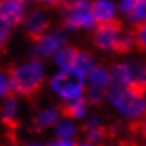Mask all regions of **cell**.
Instances as JSON below:
<instances>
[{
  "instance_id": "cell-1",
  "label": "cell",
  "mask_w": 146,
  "mask_h": 146,
  "mask_svg": "<svg viewBox=\"0 0 146 146\" xmlns=\"http://www.w3.org/2000/svg\"><path fill=\"white\" fill-rule=\"evenodd\" d=\"M7 77L11 91L27 101L37 98L46 81L44 68L38 60L26 64H10L7 67Z\"/></svg>"
},
{
  "instance_id": "cell-2",
  "label": "cell",
  "mask_w": 146,
  "mask_h": 146,
  "mask_svg": "<svg viewBox=\"0 0 146 146\" xmlns=\"http://www.w3.org/2000/svg\"><path fill=\"white\" fill-rule=\"evenodd\" d=\"M51 85L62 99L80 97L85 92V74L77 67L65 68L52 78Z\"/></svg>"
},
{
  "instance_id": "cell-3",
  "label": "cell",
  "mask_w": 146,
  "mask_h": 146,
  "mask_svg": "<svg viewBox=\"0 0 146 146\" xmlns=\"http://www.w3.org/2000/svg\"><path fill=\"white\" fill-rule=\"evenodd\" d=\"M108 99L109 102L118 108V111L131 119L139 118L146 113V104L145 98L136 97L131 94L126 88H111L108 91Z\"/></svg>"
},
{
  "instance_id": "cell-4",
  "label": "cell",
  "mask_w": 146,
  "mask_h": 146,
  "mask_svg": "<svg viewBox=\"0 0 146 146\" xmlns=\"http://www.w3.org/2000/svg\"><path fill=\"white\" fill-rule=\"evenodd\" d=\"M64 11L62 24L65 29H81V27H92L95 26V17L92 11L91 3L85 0L70 1L61 7Z\"/></svg>"
},
{
  "instance_id": "cell-5",
  "label": "cell",
  "mask_w": 146,
  "mask_h": 146,
  "mask_svg": "<svg viewBox=\"0 0 146 146\" xmlns=\"http://www.w3.org/2000/svg\"><path fill=\"white\" fill-rule=\"evenodd\" d=\"M122 31H123V23L119 19L113 17L105 21H98L95 23V29L91 34V41L97 48L112 51Z\"/></svg>"
},
{
  "instance_id": "cell-6",
  "label": "cell",
  "mask_w": 146,
  "mask_h": 146,
  "mask_svg": "<svg viewBox=\"0 0 146 146\" xmlns=\"http://www.w3.org/2000/svg\"><path fill=\"white\" fill-rule=\"evenodd\" d=\"M50 24H51L50 20L40 10H33L31 13L27 14V17L23 21L24 36L27 37L29 41L37 44L46 36V31L50 29Z\"/></svg>"
},
{
  "instance_id": "cell-7",
  "label": "cell",
  "mask_w": 146,
  "mask_h": 146,
  "mask_svg": "<svg viewBox=\"0 0 146 146\" xmlns=\"http://www.w3.org/2000/svg\"><path fill=\"white\" fill-rule=\"evenodd\" d=\"M26 0H0V23L9 27L17 26L24 17Z\"/></svg>"
},
{
  "instance_id": "cell-8",
  "label": "cell",
  "mask_w": 146,
  "mask_h": 146,
  "mask_svg": "<svg viewBox=\"0 0 146 146\" xmlns=\"http://www.w3.org/2000/svg\"><path fill=\"white\" fill-rule=\"evenodd\" d=\"M67 38L64 36V33L61 31H55L52 34H46L37 44H36V55L37 58L36 60H40V58H50L51 55L55 54V51L58 48L62 47V44H65Z\"/></svg>"
},
{
  "instance_id": "cell-9",
  "label": "cell",
  "mask_w": 146,
  "mask_h": 146,
  "mask_svg": "<svg viewBox=\"0 0 146 146\" xmlns=\"http://www.w3.org/2000/svg\"><path fill=\"white\" fill-rule=\"evenodd\" d=\"M60 115L68 119H80L85 115L87 111V102L84 94L80 97L71 98V99H64L58 106H57Z\"/></svg>"
},
{
  "instance_id": "cell-10",
  "label": "cell",
  "mask_w": 146,
  "mask_h": 146,
  "mask_svg": "<svg viewBox=\"0 0 146 146\" xmlns=\"http://www.w3.org/2000/svg\"><path fill=\"white\" fill-rule=\"evenodd\" d=\"M60 116V112L57 108H47L40 111L36 116H33L31 122H30V128L29 131L31 133H40L46 129L51 128L52 125L57 123V119Z\"/></svg>"
},
{
  "instance_id": "cell-11",
  "label": "cell",
  "mask_w": 146,
  "mask_h": 146,
  "mask_svg": "<svg viewBox=\"0 0 146 146\" xmlns=\"http://www.w3.org/2000/svg\"><path fill=\"white\" fill-rule=\"evenodd\" d=\"M111 75V87L113 88H125L132 81V74L126 62L112 64L109 68Z\"/></svg>"
},
{
  "instance_id": "cell-12",
  "label": "cell",
  "mask_w": 146,
  "mask_h": 146,
  "mask_svg": "<svg viewBox=\"0 0 146 146\" xmlns=\"http://www.w3.org/2000/svg\"><path fill=\"white\" fill-rule=\"evenodd\" d=\"M91 6H92V11H94V17H95L97 23L113 19L115 6H113L112 1H109V0H94L91 3Z\"/></svg>"
},
{
  "instance_id": "cell-13",
  "label": "cell",
  "mask_w": 146,
  "mask_h": 146,
  "mask_svg": "<svg viewBox=\"0 0 146 146\" xmlns=\"http://www.w3.org/2000/svg\"><path fill=\"white\" fill-rule=\"evenodd\" d=\"M80 54V50L74 46H68V47H64L62 50H60L55 55V62L62 68H71V67H75V61H77V57Z\"/></svg>"
},
{
  "instance_id": "cell-14",
  "label": "cell",
  "mask_w": 146,
  "mask_h": 146,
  "mask_svg": "<svg viewBox=\"0 0 146 146\" xmlns=\"http://www.w3.org/2000/svg\"><path fill=\"white\" fill-rule=\"evenodd\" d=\"M133 37V46L138 52H146V20L136 21L129 29Z\"/></svg>"
},
{
  "instance_id": "cell-15",
  "label": "cell",
  "mask_w": 146,
  "mask_h": 146,
  "mask_svg": "<svg viewBox=\"0 0 146 146\" xmlns=\"http://www.w3.org/2000/svg\"><path fill=\"white\" fill-rule=\"evenodd\" d=\"M90 85L97 88H108L111 85V75L106 68L102 65H97L90 71Z\"/></svg>"
},
{
  "instance_id": "cell-16",
  "label": "cell",
  "mask_w": 146,
  "mask_h": 146,
  "mask_svg": "<svg viewBox=\"0 0 146 146\" xmlns=\"http://www.w3.org/2000/svg\"><path fill=\"white\" fill-rule=\"evenodd\" d=\"M84 97H85V102L87 105H91V106H101L105 101V98L108 97V91L105 88H97V87H92L90 85L85 92H84Z\"/></svg>"
},
{
  "instance_id": "cell-17",
  "label": "cell",
  "mask_w": 146,
  "mask_h": 146,
  "mask_svg": "<svg viewBox=\"0 0 146 146\" xmlns=\"http://www.w3.org/2000/svg\"><path fill=\"white\" fill-rule=\"evenodd\" d=\"M132 50H135V46H133V37H132L131 30L122 31L119 34V37L116 40V44H115L112 51L116 52V54H128Z\"/></svg>"
},
{
  "instance_id": "cell-18",
  "label": "cell",
  "mask_w": 146,
  "mask_h": 146,
  "mask_svg": "<svg viewBox=\"0 0 146 146\" xmlns=\"http://www.w3.org/2000/svg\"><path fill=\"white\" fill-rule=\"evenodd\" d=\"M131 74H132V81L136 82H146V60H129L126 61Z\"/></svg>"
},
{
  "instance_id": "cell-19",
  "label": "cell",
  "mask_w": 146,
  "mask_h": 146,
  "mask_svg": "<svg viewBox=\"0 0 146 146\" xmlns=\"http://www.w3.org/2000/svg\"><path fill=\"white\" fill-rule=\"evenodd\" d=\"M128 132L136 138H142L146 141V113H143L142 116L139 118H135L132 119L128 126H126Z\"/></svg>"
},
{
  "instance_id": "cell-20",
  "label": "cell",
  "mask_w": 146,
  "mask_h": 146,
  "mask_svg": "<svg viewBox=\"0 0 146 146\" xmlns=\"http://www.w3.org/2000/svg\"><path fill=\"white\" fill-rule=\"evenodd\" d=\"M75 67L78 70H81L84 74L91 71L94 68V55L88 51H80L77 61H75Z\"/></svg>"
},
{
  "instance_id": "cell-21",
  "label": "cell",
  "mask_w": 146,
  "mask_h": 146,
  "mask_svg": "<svg viewBox=\"0 0 146 146\" xmlns=\"http://www.w3.org/2000/svg\"><path fill=\"white\" fill-rule=\"evenodd\" d=\"M128 19L133 23L146 20V0H136L132 10L126 14Z\"/></svg>"
},
{
  "instance_id": "cell-22",
  "label": "cell",
  "mask_w": 146,
  "mask_h": 146,
  "mask_svg": "<svg viewBox=\"0 0 146 146\" xmlns=\"http://www.w3.org/2000/svg\"><path fill=\"white\" fill-rule=\"evenodd\" d=\"M55 132H57V136H58V138L70 139V138L74 135V132H75V126H74V123H71V122H62V123H58V125H57Z\"/></svg>"
},
{
  "instance_id": "cell-23",
  "label": "cell",
  "mask_w": 146,
  "mask_h": 146,
  "mask_svg": "<svg viewBox=\"0 0 146 146\" xmlns=\"http://www.w3.org/2000/svg\"><path fill=\"white\" fill-rule=\"evenodd\" d=\"M10 29L9 26L1 24L0 26V57H3L6 54V48H7V43L10 40Z\"/></svg>"
},
{
  "instance_id": "cell-24",
  "label": "cell",
  "mask_w": 146,
  "mask_h": 146,
  "mask_svg": "<svg viewBox=\"0 0 146 146\" xmlns=\"http://www.w3.org/2000/svg\"><path fill=\"white\" fill-rule=\"evenodd\" d=\"M11 92H13V91H11V87H10L9 80H7L3 74H0V95L6 97V95H9V94H11Z\"/></svg>"
},
{
  "instance_id": "cell-25",
  "label": "cell",
  "mask_w": 146,
  "mask_h": 146,
  "mask_svg": "<svg viewBox=\"0 0 146 146\" xmlns=\"http://www.w3.org/2000/svg\"><path fill=\"white\" fill-rule=\"evenodd\" d=\"M75 142L71 139H64V138H57L54 142L48 143L47 146H74Z\"/></svg>"
},
{
  "instance_id": "cell-26",
  "label": "cell",
  "mask_w": 146,
  "mask_h": 146,
  "mask_svg": "<svg viewBox=\"0 0 146 146\" xmlns=\"http://www.w3.org/2000/svg\"><path fill=\"white\" fill-rule=\"evenodd\" d=\"M135 3H136V0H121V10L125 14H128L132 10V7L135 6Z\"/></svg>"
},
{
  "instance_id": "cell-27",
  "label": "cell",
  "mask_w": 146,
  "mask_h": 146,
  "mask_svg": "<svg viewBox=\"0 0 146 146\" xmlns=\"http://www.w3.org/2000/svg\"><path fill=\"white\" fill-rule=\"evenodd\" d=\"M70 1H72V0H57V7H62L64 4H67V3H70Z\"/></svg>"
},
{
  "instance_id": "cell-28",
  "label": "cell",
  "mask_w": 146,
  "mask_h": 146,
  "mask_svg": "<svg viewBox=\"0 0 146 146\" xmlns=\"http://www.w3.org/2000/svg\"><path fill=\"white\" fill-rule=\"evenodd\" d=\"M24 146H41L40 143H36V142H31V143H26Z\"/></svg>"
},
{
  "instance_id": "cell-29",
  "label": "cell",
  "mask_w": 146,
  "mask_h": 146,
  "mask_svg": "<svg viewBox=\"0 0 146 146\" xmlns=\"http://www.w3.org/2000/svg\"><path fill=\"white\" fill-rule=\"evenodd\" d=\"M74 146H94V145H91V143H88V142H85L84 145H78V143H75Z\"/></svg>"
},
{
  "instance_id": "cell-30",
  "label": "cell",
  "mask_w": 146,
  "mask_h": 146,
  "mask_svg": "<svg viewBox=\"0 0 146 146\" xmlns=\"http://www.w3.org/2000/svg\"><path fill=\"white\" fill-rule=\"evenodd\" d=\"M72 1H80V0H72Z\"/></svg>"
},
{
  "instance_id": "cell-31",
  "label": "cell",
  "mask_w": 146,
  "mask_h": 146,
  "mask_svg": "<svg viewBox=\"0 0 146 146\" xmlns=\"http://www.w3.org/2000/svg\"><path fill=\"white\" fill-rule=\"evenodd\" d=\"M0 146H7V145H0Z\"/></svg>"
},
{
  "instance_id": "cell-32",
  "label": "cell",
  "mask_w": 146,
  "mask_h": 146,
  "mask_svg": "<svg viewBox=\"0 0 146 146\" xmlns=\"http://www.w3.org/2000/svg\"><path fill=\"white\" fill-rule=\"evenodd\" d=\"M145 146H146V145H145Z\"/></svg>"
}]
</instances>
